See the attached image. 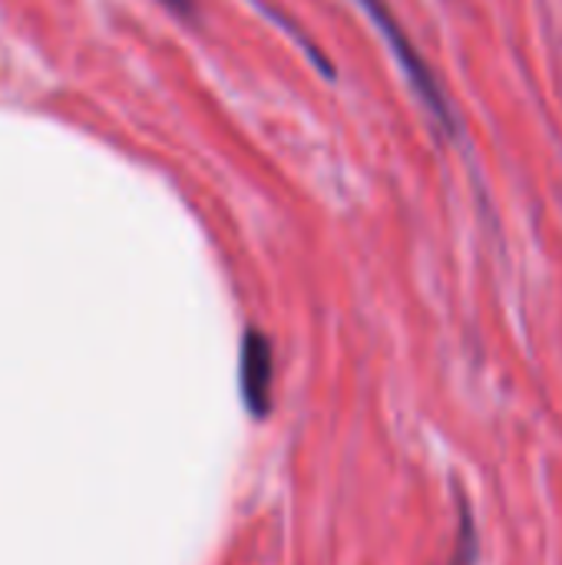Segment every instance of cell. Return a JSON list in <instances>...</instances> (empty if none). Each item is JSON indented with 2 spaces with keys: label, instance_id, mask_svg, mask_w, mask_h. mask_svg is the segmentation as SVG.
<instances>
[{
  "label": "cell",
  "instance_id": "2",
  "mask_svg": "<svg viewBox=\"0 0 562 565\" xmlns=\"http://www.w3.org/2000/svg\"><path fill=\"white\" fill-rule=\"evenodd\" d=\"M238 381H242V401L248 407V414L255 420H265L272 414V387H275V354H272V341L258 331L248 328L242 338V367H238Z\"/></svg>",
  "mask_w": 562,
  "mask_h": 565
},
{
  "label": "cell",
  "instance_id": "1",
  "mask_svg": "<svg viewBox=\"0 0 562 565\" xmlns=\"http://www.w3.org/2000/svg\"><path fill=\"white\" fill-rule=\"evenodd\" d=\"M358 3L364 7V13L371 17V23L378 26V33H381L384 43L391 46V53H394V60L401 63V70H404V76H407V83H411V89H414L417 99H421V106L434 116V122H437L447 136H457V129H460L457 109L450 106V96H447V89L441 86V79H437V73L431 70V63L417 53L414 40H411L407 30H404V23L391 13V7H388L384 0H358Z\"/></svg>",
  "mask_w": 562,
  "mask_h": 565
},
{
  "label": "cell",
  "instance_id": "4",
  "mask_svg": "<svg viewBox=\"0 0 562 565\" xmlns=\"http://www.w3.org/2000/svg\"><path fill=\"white\" fill-rule=\"evenodd\" d=\"M162 3H169V7H172V10H179V13H189V7H192L189 0H162Z\"/></svg>",
  "mask_w": 562,
  "mask_h": 565
},
{
  "label": "cell",
  "instance_id": "3",
  "mask_svg": "<svg viewBox=\"0 0 562 565\" xmlns=\"http://www.w3.org/2000/svg\"><path fill=\"white\" fill-rule=\"evenodd\" d=\"M477 530H474V520H470V510L464 507L460 513V533H457V546H454V559L450 565H477Z\"/></svg>",
  "mask_w": 562,
  "mask_h": 565
}]
</instances>
